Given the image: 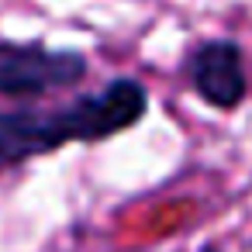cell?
I'll return each instance as SVG.
<instances>
[{
    "instance_id": "cell-1",
    "label": "cell",
    "mask_w": 252,
    "mask_h": 252,
    "mask_svg": "<svg viewBox=\"0 0 252 252\" xmlns=\"http://www.w3.org/2000/svg\"><path fill=\"white\" fill-rule=\"evenodd\" d=\"M149 111V94L131 76H114L104 90L73 100L56 114L0 111V169L21 166L35 156L73 142H104L138 125Z\"/></svg>"
},
{
    "instance_id": "cell-2",
    "label": "cell",
    "mask_w": 252,
    "mask_h": 252,
    "mask_svg": "<svg viewBox=\"0 0 252 252\" xmlns=\"http://www.w3.org/2000/svg\"><path fill=\"white\" fill-rule=\"evenodd\" d=\"M90 63L76 49L0 42V97H14V100L42 97L49 90L80 83Z\"/></svg>"
},
{
    "instance_id": "cell-3",
    "label": "cell",
    "mask_w": 252,
    "mask_h": 252,
    "mask_svg": "<svg viewBox=\"0 0 252 252\" xmlns=\"http://www.w3.org/2000/svg\"><path fill=\"white\" fill-rule=\"evenodd\" d=\"M187 76H190V87L197 90V97H204L218 111H235L249 94L245 59L231 38L200 42L187 59Z\"/></svg>"
},
{
    "instance_id": "cell-4",
    "label": "cell",
    "mask_w": 252,
    "mask_h": 252,
    "mask_svg": "<svg viewBox=\"0 0 252 252\" xmlns=\"http://www.w3.org/2000/svg\"><path fill=\"white\" fill-rule=\"evenodd\" d=\"M200 252H221V249H214V245H204V249H200Z\"/></svg>"
}]
</instances>
